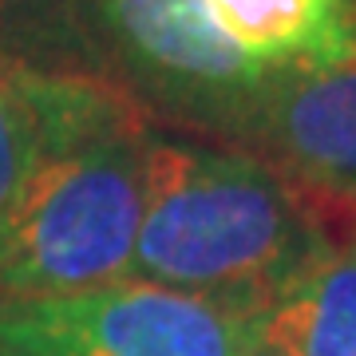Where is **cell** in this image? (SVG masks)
<instances>
[{"label": "cell", "mask_w": 356, "mask_h": 356, "mask_svg": "<svg viewBox=\"0 0 356 356\" xmlns=\"http://www.w3.org/2000/svg\"><path fill=\"white\" fill-rule=\"evenodd\" d=\"M83 32L111 60L107 83L123 88L154 123L222 147L269 72L234 48L202 0H79Z\"/></svg>", "instance_id": "cell-3"}, {"label": "cell", "mask_w": 356, "mask_h": 356, "mask_svg": "<svg viewBox=\"0 0 356 356\" xmlns=\"http://www.w3.org/2000/svg\"><path fill=\"white\" fill-rule=\"evenodd\" d=\"M269 309L229 297L115 281L107 289L0 305V348L13 356H250Z\"/></svg>", "instance_id": "cell-4"}, {"label": "cell", "mask_w": 356, "mask_h": 356, "mask_svg": "<svg viewBox=\"0 0 356 356\" xmlns=\"http://www.w3.org/2000/svg\"><path fill=\"white\" fill-rule=\"evenodd\" d=\"M36 4H76V0H0V16L13 13V8H36Z\"/></svg>", "instance_id": "cell-9"}, {"label": "cell", "mask_w": 356, "mask_h": 356, "mask_svg": "<svg viewBox=\"0 0 356 356\" xmlns=\"http://www.w3.org/2000/svg\"><path fill=\"white\" fill-rule=\"evenodd\" d=\"M0 356H13V353H4V348H0Z\"/></svg>", "instance_id": "cell-11"}, {"label": "cell", "mask_w": 356, "mask_h": 356, "mask_svg": "<svg viewBox=\"0 0 356 356\" xmlns=\"http://www.w3.org/2000/svg\"><path fill=\"white\" fill-rule=\"evenodd\" d=\"M24 88L40 159L0 234V305L79 297L131 277L159 139L151 115L99 76L24 67Z\"/></svg>", "instance_id": "cell-1"}, {"label": "cell", "mask_w": 356, "mask_h": 356, "mask_svg": "<svg viewBox=\"0 0 356 356\" xmlns=\"http://www.w3.org/2000/svg\"><path fill=\"white\" fill-rule=\"evenodd\" d=\"M261 344L281 356H356V234L273 305Z\"/></svg>", "instance_id": "cell-7"}, {"label": "cell", "mask_w": 356, "mask_h": 356, "mask_svg": "<svg viewBox=\"0 0 356 356\" xmlns=\"http://www.w3.org/2000/svg\"><path fill=\"white\" fill-rule=\"evenodd\" d=\"M222 36L269 76L356 60V0H202Z\"/></svg>", "instance_id": "cell-6"}, {"label": "cell", "mask_w": 356, "mask_h": 356, "mask_svg": "<svg viewBox=\"0 0 356 356\" xmlns=\"http://www.w3.org/2000/svg\"><path fill=\"white\" fill-rule=\"evenodd\" d=\"M40 159V123L24 88V67L0 56V234L8 226Z\"/></svg>", "instance_id": "cell-8"}, {"label": "cell", "mask_w": 356, "mask_h": 356, "mask_svg": "<svg viewBox=\"0 0 356 356\" xmlns=\"http://www.w3.org/2000/svg\"><path fill=\"white\" fill-rule=\"evenodd\" d=\"M222 147L266 163L341 238L356 234V60L273 76L245 103Z\"/></svg>", "instance_id": "cell-5"}, {"label": "cell", "mask_w": 356, "mask_h": 356, "mask_svg": "<svg viewBox=\"0 0 356 356\" xmlns=\"http://www.w3.org/2000/svg\"><path fill=\"white\" fill-rule=\"evenodd\" d=\"M250 356H281V353H273L269 344H261V348H254V353H250Z\"/></svg>", "instance_id": "cell-10"}, {"label": "cell", "mask_w": 356, "mask_h": 356, "mask_svg": "<svg viewBox=\"0 0 356 356\" xmlns=\"http://www.w3.org/2000/svg\"><path fill=\"white\" fill-rule=\"evenodd\" d=\"M341 238L281 175L242 151L154 139L131 277L273 313Z\"/></svg>", "instance_id": "cell-2"}]
</instances>
